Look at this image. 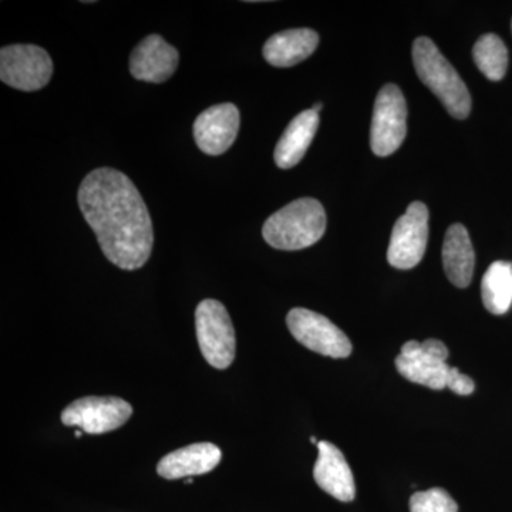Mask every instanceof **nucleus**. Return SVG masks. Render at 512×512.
I'll return each instance as SVG.
<instances>
[{
  "mask_svg": "<svg viewBox=\"0 0 512 512\" xmlns=\"http://www.w3.org/2000/svg\"><path fill=\"white\" fill-rule=\"evenodd\" d=\"M77 200L111 264L124 271L147 264L154 245L153 221L140 191L126 174L97 168L80 184Z\"/></svg>",
  "mask_w": 512,
  "mask_h": 512,
  "instance_id": "1",
  "label": "nucleus"
},
{
  "mask_svg": "<svg viewBox=\"0 0 512 512\" xmlns=\"http://www.w3.org/2000/svg\"><path fill=\"white\" fill-rule=\"evenodd\" d=\"M326 231V212L315 198H299L272 214L262 228L272 248L299 251L312 247Z\"/></svg>",
  "mask_w": 512,
  "mask_h": 512,
  "instance_id": "2",
  "label": "nucleus"
},
{
  "mask_svg": "<svg viewBox=\"0 0 512 512\" xmlns=\"http://www.w3.org/2000/svg\"><path fill=\"white\" fill-rule=\"evenodd\" d=\"M413 63L421 82L436 94L448 113L457 120L467 119L471 111L470 92L429 37H419L414 42Z\"/></svg>",
  "mask_w": 512,
  "mask_h": 512,
  "instance_id": "3",
  "label": "nucleus"
},
{
  "mask_svg": "<svg viewBox=\"0 0 512 512\" xmlns=\"http://www.w3.org/2000/svg\"><path fill=\"white\" fill-rule=\"evenodd\" d=\"M195 328L205 360L215 369H228L235 359L237 340L227 308L215 299H205L195 311Z\"/></svg>",
  "mask_w": 512,
  "mask_h": 512,
  "instance_id": "4",
  "label": "nucleus"
},
{
  "mask_svg": "<svg viewBox=\"0 0 512 512\" xmlns=\"http://www.w3.org/2000/svg\"><path fill=\"white\" fill-rule=\"evenodd\" d=\"M407 136V104L396 84H386L376 97L370 147L379 157L399 150Z\"/></svg>",
  "mask_w": 512,
  "mask_h": 512,
  "instance_id": "5",
  "label": "nucleus"
},
{
  "mask_svg": "<svg viewBox=\"0 0 512 512\" xmlns=\"http://www.w3.org/2000/svg\"><path fill=\"white\" fill-rule=\"evenodd\" d=\"M447 359V346L440 340L427 339L421 343L410 340L404 343L402 353L396 357V367L400 375L412 383L431 390H443L451 370Z\"/></svg>",
  "mask_w": 512,
  "mask_h": 512,
  "instance_id": "6",
  "label": "nucleus"
},
{
  "mask_svg": "<svg viewBox=\"0 0 512 512\" xmlns=\"http://www.w3.org/2000/svg\"><path fill=\"white\" fill-rule=\"evenodd\" d=\"M53 62L36 45H10L0 50V80L22 92L43 89L52 79Z\"/></svg>",
  "mask_w": 512,
  "mask_h": 512,
  "instance_id": "7",
  "label": "nucleus"
},
{
  "mask_svg": "<svg viewBox=\"0 0 512 512\" xmlns=\"http://www.w3.org/2000/svg\"><path fill=\"white\" fill-rule=\"evenodd\" d=\"M286 325L293 338L312 352L333 359H345L352 355V343L345 332L320 313L303 308L292 309L286 318Z\"/></svg>",
  "mask_w": 512,
  "mask_h": 512,
  "instance_id": "8",
  "label": "nucleus"
},
{
  "mask_svg": "<svg viewBox=\"0 0 512 512\" xmlns=\"http://www.w3.org/2000/svg\"><path fill=\"white\" fill-rule=\"evenodd\" d=\"M429 241V210L423 202H413L394 224L387 261L397 269H412L420 264Z\"/></svg>",
  "mask_w": 512,
  "mask_h": 512,
  "instance_id": "9",
  "label": "nucleus"
},
{
  "mask_svg": "<svg viewBox=\"0 0 512 512\" xmlns=\"http://www.w3.org/2000/svg\"><path fill=\"white\" fill-rule=\"evenodd\" d=\"M131 414L133 407L120 397L90 396L70 403L62 413V423L84 433L104 434L120 429Z\"/></svg>",
  "mask_w": 512,
  "mask_h": 512,
  "instance_id": "10",
  "label": "nucleus"
},
{
  "mask_svg": "<svg viewBox=\"0 0 512 512\" xmlns=\"http://www.w3.org/2000/svg\"><path fill=\"white\" fill-rule=\"evenodd\" d=\"M239 110L231 103L217 104L202 111L195 120V143L208 156H221L234 144L239 131Z\"/></svg>",
  "mask_w": 512,
  "mask_h": 512,
  "instance_id": "11",
  "label": "nucleus"
},
{
  "mask_svg": "<svg viewBox=\"0 0 512 512\" xmlns=\"http://www.w3.org/2000/svg\"><path fill=\"white\" fill-rule=\"evenodd\" d=\"M178 50L165 42L160 35H150L141 40L130 57L131 76L140 82L164 83L177 70Z\"/></svg>",
  "mask_w": 512,
  "mask_h": 512,
  "instance_id": "12",
  "label": "nucleus"
},
{
  "mask_svg": "<svg viewBox=\"0 0 512 512\" xmlns=\"http://www.w3.org/2000/svg\"><path fill=\"white\" fill-rule=\"evenodd\" d=\"M313 478L325 493L342 503L355 500L356 485L348 461L335 444L320 441Z\"/></svg>",
  "mask_w": 512,
  "mask_h": 512,
  "instance_id": "13",
  "label": "nucleus"
},
{
  "mask_svg": "<svg viewBox=\"0 0 512 512\" xmlns=\"http://www.w3.org/2000/svg\"><path fill=\"white\" fill-rule=\"evenodd\" d=\"M221 448L212 443L191 444L161 458L158 476L165 480H180L210 473L221 463Z\"/></svg>",
  "mask_w": 512,
  "mask_h": 512,
  "instance_id": "14",
  "label": "nucleus"
},
{
  "mask_svg": "<svg viewBox=\"0 0 512 512\" xmlns=\"http://www.w3.org/2000/svg\"><path fill=\"white\" fill-rule=\"evenodd\" d=\"M443 265L448 281L457 288H467L473 281L476 254L464 225L454 224L447 229L443 244Z\"/></svg>",
  "mask_w": 512,
  "mask_h": 512,
  "instance_id": "15",
  "label": "nucleus"
},
{
  "mask_svg": "<svg viewBox=\"0 0 512 512\" xmlns=\"http://www.w3.org/2000/svg\"><path fill=\"white\" fill-rule=\"evenodd\" d=\"M319 35L312 29H289L269 37L264 46L266 62L275 67H292L313 55Z\"/></svg>",
  "mask_w": 512,
  "mask_h": 512,
  "instance_id": "16",
  "label": "nucleus"
},
{
  "mask_svg": "<svg viewBox=\"0 0 512 512\" xmlns=\"http://www.w3.org/2000/svg\"><path fill=\"white\" fill-rule=\"evenodd\" d=\"M319 127V114L306 110L295 117L286 127L275 148V163L282 170L295 167L301 163L306 151L311 146Z\"/></svg>",
  "mask_w": 512,
  "mask_h": 512,
  "instance_id": "17",
  "label": "nucleus"
},
{
  "mask_svg": "<svg viewBox=\"0 0 512 512\" xmlns=\"http://www.w3.org/2000/svg\"><path fill=\"white\" fill-rule=\"evenodd\" d=\"M481 296L485 309L493 315H504L512 305V264L494 262L481 282Z\"/></svg>",
  "mask_w": 512,
  "mask_h": 512,
  "instance_id": "18",
  "label": "nucleus"
},
{
  "mask_svg": "<svg viewBox=\"0 0 512 512\" xmlns=\"http://www.w3.org/2000/svg\"><path fill=\"white\" fill-rule=\"evenodd\" d=\"M474 62L491 82L503 79L508 69V50L497 35H484L473 49Z\"/></svg>",
  "mask_w": 512,
  "mask_h": 512,
  "instance_id": "19",
  "label": "nucleus"
},
{
  "mask_svg": "<svg viewBox=\"0 0 512 512\" xmlns=\"http://www.w3.org/2000/svg\"><path fill=\"white\" fill-rule=\"evenodd\" d=\"M410 512H458V505L443 488H430L412 495Z\"/></svg>",
  "mask_w": 512,
  "mask_h": 512,
  "instance_id": "20",
  "label": "nucleus"
},
{
  "mask_svg": "<svg viewBox=\"0 0 512 512\" xmlns=\"http://www.w3.org/2000/svg\"><path fill=\"white\" fill-rule=\"evenodd\" d=\"M447 387L458 396H470L476 390V383L470 377L463 375L457 367H451Z\"/></svg>",
  "mask_w": 512,
  "mask_h": 512,
  "instance_id": "21",
  "label": "nucleus"
},
{
  "mask_svg": "<svg viewBox=\"0 0 512 512\" xmlns=\"http://www.w3.org/2000/svg\"><path fill=\"white\" fill-rule=\"evenodd\" d=\"M322 107H323V104L322 103H318V104H316V106L312 107V110L315 111V113L319 114V111L322 110Z\"/></svg>",
  "mask_w": 512,
  "mask_h": 512,
  "instance_id": "22",
  "label": "nucleus"
},
{
  "mask_svg": "<svg viewBox=\"0 0 512 512\" xmlns=\"http://www.w3.org/2000/svg\"><path fill=\"white\" fill-rule=\"evenodd\" d=\"M84 433V431L82 430H77L76 431V437H82V434Z\"/></svg>",
  "mask_w": 512,
  "mask_h": 512,
  "instance_id": "23",
  "label": "nucleus"
},
{
  "mask_svg": "<svg viewBox=\"0 0 512 512\" xmlns=\"http://www.w3.org/2000/svg\"><path fill=\"white\" fill-rule=\"evenodd\" d=\"M311 443L312 444H319L318 440H316V437H311Z\"/></svg>",
  "mask_w": 512,
  "mask_h": 512,
  "instance_id": "24",
  "label": "nucleus"
},
{
  "mask_svg": "<svg viewBox=\"0 0 512 512\" xmlns=\"http://www.w3.org/2000/svg\"><path fill=\"white\" fill-rule=\"evenodd\" d=\"M192 483H194V481H192V478H188L187 484H192Z\"/></svg>",
  "mask_w": 512,
  "mask_h": 512,
  "instance_id": "25",
  "label": "nucleus"
}]
</instances>
